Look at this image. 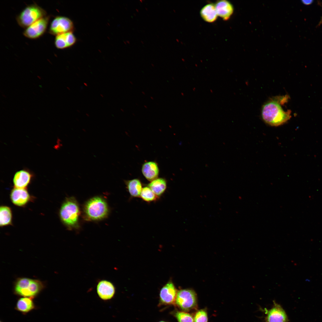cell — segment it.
I'll list each match as a JSON object with an SVG mask.
<instances>
[{
    "label": "cell",
    "instance_id": "15",
    "mask_svg": "<svg viewBox=\"0 0 322 322\" xmlns=\"http://www.w3.org/2000/svg\"><path fill=\"white\" fill-rule=\"evenodd\" d=\"M76 38L72 32L62 33L56 36L55 44L58 49H64L73 45L76 41Z\"/></svg>",
    "mask_w": 322,
    "mask_h": 322
},
{
    "label": "cell",
    "instance_id": "22",
    "mask_svg": "<svg viewBox=\"0 0 322 322\" xmlns=\"http://www.w3.org/2000/svg\"><path fill=\"white\" fill-rule=\"evenodd\" d=\"M140 196L143 200L148 202L157 200L158 198L148 186L143 188Z\"/></svg>",
    "mask_w": 322,
    "mask_h": 322
},
{
    "label": "cell",
    "instance_id": "23",
    "mask_svg": "<svg viewBox=\"0 0 322 322\" xmlns=\"http://www.w3.org/2000/svg\"><path fill=\"white\" fill-rule=\"evenodd\" d=\"M174 316L178 322H194L193 317L186 312L177 311Z\"/></svg>",
    "mask_w": 322,
    "mask_h": 322
},
{
    "label": "cell",
    "instance_id": "25",
    "mask_svg": "<svg viewBox=\"0 0 322 322\" xmlns=\"http://www.w3.org/2000/svg\"><path fill=\"white\" fill-rule=\"evenodd\" d=\"M308 1H307V2H306L305 1H303V2L305 4H310L312 2V1H310L309 2H308Z\"/></svg>",
    "mask_w": 322,
    "mask_h": 322
},
{
    "label": "cell",
    "instance_id": "27",
    "mask_svg": "<svg viewBox=\"0 0 322 322\" xmlns=\"http://www.w3.org/2000/svg\"><path fill=\"white\" fill-rule=\"evenodd\" d=\"M2 96H3V97H5V98H6V96H5V95H3V94H2Z\"/></svg>",
    "mask_w": 322,
    "mask_h": 322
},
{
    "label": "cell",
    "instance_id": "6",
    "mask_svg": "<svg viewBox=\"0 0 322 322\" xmlns=\"http://www.w3.org/2000/svg\"><path fill=\"white\" fill-rule=\"evenodd\" d=\"M175 304L182 311L186 312L196 309L197 306L196 293L190 289L178 291Z\"/></svg>",
    "mask_w": 322,
    "mask_h": 322
},
{
    "label": "cell",
    "instance_id": "11",
    "mask_svg": "<svg viewBox=\"0 0 322 322\" xmlns=\"http://www.w3.org/2000/svg\"><path fill=\"white\" fill-rule=\"evenodd\" d=\"M96 290L98 296L104 300L112 299L114 296L115 291L113 284L106 280H102L98 282Z\"/></svg>",
    "mask_w": 322,
    "mask_h": 322
},
{
    "label": "cell",
    "instance_id": "5",
    "mask_svg": "<svg viewBox=\"0 0 322 322\" xmlns=\"http://www.w3.org/2000/svg\"><path fill=\"white\" fill-rule=\"evenodd\" d=\"M46 15L44 10L37 4H33L26 7L17 16V20L21 26L27 28Z\"/></svg>",
    "mask_w": 322,
    "mask_h": 322
},
{
    "label": "cell",
    "instance_id": "3",
    "mask_svg": "<svg viewBox=\"0 0 322 322\" xmlns=\"http://www.w3.org/2000/svg\"><path fill=\"white\" fill-rule=\"evenodd\" d=\"M84 211L86 217L88 220L97 221L107 216L109 208L104 199L96 196L91 199L86 203Z\"/></svg>",
    "mask_w": 322,
    "mask_h": 322
},
{
    "label": "cell",
    "instance_id": "12",
    "mask_svg": "<svg viewBox=\"0 0 322 322\" xmlns=\"http://www.w3.org/2000/svg\"><path fill=\"white\" fill-rule=\"evenodd\" d=\"M33 177V174L27 170H21L16 172L13 179L14 187L26 188L31 183Z\"/></svg>",
    "mask_w": 322,
    "mask_h": 322
},
{
    "label": "cell",
    "instance_id": "18",
    "mask_svg": "<svg viewBox=\"0 0 322 322\" xmlns=\"http://www.w3.org/2000/svg\"><path fill=\"white\" fill-rule=\"evenodd\" d=\"M148 187L158 197L162 195L167 187V182L162 178H157L151 181L148 185Z\"/></svg>",
    "mask_w": 322,
    "mask_h": 322
},
{
    "label": "cell",
    "instance_id": "21",
    "mask_svg": "<svg viewBox=\"0 0 322 322\" xmlns=\"http://www.w3.org/2000/svg\"><path fill=\"white\" fill-rule=\"evenodd\" d=\"M12 213L10 208L5 205L0 207V226L3 227L12 225Z\"/></svg>",
    "mask_w": 322,
    "mask_h": 322
},
{
    "label": "cell",
    "instance_id": "26",
    "mask_svg": "<svg viewBox=\"0 0 322 322\" xmlns=\"http://www.w3.org/2000/svg\"><path fill=\"white\" fill-rule=\"evenodd\" d=\"M37 76V77H38V78H39V79H41V77L40 76Z\"/></svg>",
    "mask_w": 322,
    "mask_h": 322
},
{
    "label": "cell",
    "instance_id": "13",
    "mask_svg": "<svg viewBox=\"0 0 322 322\" xmlns=\"http://www.w3.org/2000/svg\"><path fill=\"white\" fill-rule=\"evenodd\" d=\"M267 322H288L285 312L279 305L274 303L273 307L267 310Z\"/></svg>",
    "mask_w": 322,
    "mask_h": 322
},
{
    "label": "cell",
    "instance_id": "8",
    "mask_svg": "<svg viewBox=\"0 0 322 322\" xmlns=\"http://www.w3.org/2000/svg\"><path fill=\"white\" fill-rule=\"evenodd\" d=\"M49 19V16H46L34 22L24 30V36L29 38L35 39L42 35L47 29Z\"/></svg>",
    "mask_w": 322,
    "mask_h": 322
},
{
    "label": "cell",
    "instance_id": "19",
    "mask_svg": "<svg viewBox=\"0 0 322 322\" xmlns=\"http://www.w3.org/2000/svg\"><path fill=\"white\" fill-rule=\"evenodd\" d=\"M32 298L25 297L19 299L16 306V310L23 313H26L34 309L35 306Z\"/></svg>",
    "mask_w": 322,
    "mask_h": 322
},
{
    "label": "cell",
    "instance_id": "17",
    "mask_svg": "<svg viewBox=\"0 0 322 322\" xmlns=\"http://www.w3.org/2000/svg\"><path fill=\"white\" fill-rule=\"evenodd\" d=\"M200 15L204 21L209 23L215 21L218 16L215 4L211 3L203 7L200 10Z\"/></svg>",
    "mask_w": 322,
    "mask_h": 322
},
{
    "label": "cell",
    "instance_id": "20",
    "mask_svg": "<svg viewBox=\"0 0 322 322\" xmlns=\"http://www.w3.org/2000/svg\"><path fill=\"white\" fill-rule=\"evenodd\" d=\"M126 184L131 196L135 197L140 196L143 188L142 183L139 179H135L127 181Z\"/></svg>",
    "mask_w": 322,
    "mask_h": 322
},
{
    "label": "cell",
    "instance_id": "2",
    "mask_svg": "<svg viewBox=\"0 0 322 322\" xmlns=\"http://www.w3.org/2000/svg\"><path fill=\"white\" fill-rule=\"evenodd\" d=\"M80 211L78 204L72 197L67 198L62 204L59 212V217L62 223L68 228L78 227V219Z\"/></svg>",
    "mask_w": 322,
    "mask_h": 322
},
{
    "label": "cell",
    "instance_id": "24",
    "mask_svg": "<svg viewBox=\"0 0 322 322\" xmlns=\"http://www.w3.org/2000/svg\"><path fill=\"white\" fill-rule=\"evenodd\" d=\"M194 322H208L207 312L204 309L197 311L194 317Z\"/></svg>",
    "mask_w": 322,
    "mask_h": 322
},
{
    "label": "cell",
    "instance_id": "16",
    "mask_svg": "<svg viewBox=\"0 0 322 322\" xmlns=\"http://www.w3.org/2000/svg\"><path fill=\"white\" fill-rule=\"evenodd\" d=\"M142 171L146 179L151 182L157 179L159 174V169L157 164L151 161L143 164Z\"/></svg>",
    "mask_w": 322,
    "mask_h": 322
},
{
    "label": "cell",
    "instance_id": "28",
    "mask_svg": "<svg viewBox=\"0 0 322 322\" xmlns=\"http://www.w3.org/2000/svg\"><path fill=\"white\" fill-rule=\"evenodd\" d=\"M159 322H165V321H160Z\"/></svg>",
    "mask_w": 322,
    "mask_h": 322
},
{
    "label": "cell",
    "instance_id": "9",
    "mask_svg": "<svg viewBox=\"0 0 322 322\" xmlns=\"http://www.w3.org/2000/svg\"><path fill=\"white\" fill-rule=\"evenodd\" d=\"M177 292L173 282L168 281L160 291V297L161 303L165 305L175 304Z\"/></svg>",
    "mask_w": 322,
    "mask_h": 322
},
{
    "label": "cell",
    "instance_id": "10",
    "mask_svg": "<svg viewBox=\"0 0 322 322\" xmlns=\"http://www.w3.org/2000/svg\"><path fill=\"white\" fill-rule=\"evenodd\" d=\"M10 197L14 205L21 207L26 206L33 198L26 188L15 187L11 191Z\"/></svg>",
    "mask_w": 322,
    "mask_h": 322
},
{
    "label": "cell",
    "instance_id": "14",
    "mask_svg": "<svg viewBox=\"0 0 322 322\" xmlns=\"http://www.w3.org/2000/svg\"><path fill=\"white\" fill-rule=\"evenodd\" d=\"M218 16L224 20H228L233 13V7L229 1L221 0L217 1L214 4Z\"/></svg>",
    "mask_w": 322,
    "mask_h": 322
},
{
    "label": "cell",
    "instance_id": "1",
    "mask_svg": "<svg viewBox=\"0 0 322 322\" xmlns=\"http://www.w3.org/2000/svg\"><path fill=\"white\" fill-rule=\"evenodd\" d=\"M289 96H277L270 98L262 106L261 115L263 120L267 124L277 126L283 124L291 117V111H285L282 106L287 103Z\"/></svg>",
    "mask_w": 322,
    "mask_h": 322
},
{
    "label": "cell",
    "instance_id": "7",
    "mask_svg": "<svg viewBox=\"0 0 322 322\" xmlns=\"http://www.w3.org/2000/svg\"><path fill=\"white\" fill-rule=\"evenodd\" d=\"M72 21L67 17L58 16L52 21L49 30V33L55 35L72 32L74 29Z\"/></svg>",
    "mask_w": 322,
    "mask_h": 322
},
{
    "label": "cell",
    "instance_id": "4",
    "mask_svg": "<svg viewBox=\"0 0 322 322\" xmlns=\"http://www.w3.org/2000/svg\"><path fill=\"white\" fill-rule=\"evenodd\" d=\"M43 287V283L38 280L21 278L18 279L15 283L14 292L17 295L33 298Z\"/></svg>",
    "mask_w": 322,
    "mask_h": 322
},
{
    "label": "cell",
    "instance_id": "29",
    "mask_svg": "<svg viewBox=\"0 0 322 322\" xmlns=\"http://www.w3.org/2000/svg\"><path fill=\"white\" fill-rule=\"evenodd\" d=\"M0 322H2L1 321Z\"/></svg>",
    "mask_w": 322,
    "mask_h": 322
}]
</instances>
